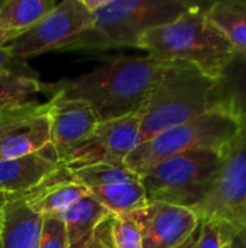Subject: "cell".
Wrapping results in <instances>:
<instances>
[{"mask_svg":"<svg viewBox=\"0 0 246 248\" xmlns=\"http://www.w3.org/2000/svg\"><path fill=\"white\" fill-rule=\"evenodd\" d=\"M229 248H246V228L242 227L236 230L231 240H229Z\"/></svg>","mask_w":246,"mask_h":248,"instance_id":"484cf974","label":"cell"},{"mask_svg":"<svg viewBox=\"0 0 246 248\" xmlns=\"http://www.w3.org/2000/svg\"><path fill=\"white\" fill-rule=\"evenodd\" d=\"M55 4V0H6L0 3V45L7 46L26 33Z\"/></svg>","mask_w":246,"mask_h":248,"instance_id":"ac0fdd59","label":"cell"},{"mask_svg":"<svg viewBox=\"0 0 246 248\" xmlns=\"http://www.w3.org/2000/svg\"><path fill=\"white\" fill-rule=\"evenodd\" d=\"M236 141L238 128L235 122L220 112L210 110L142 141L129 154L125 164L144 176L159 163L175 155L209 150L226 153Z\"/></svg>","mask_w":246,"mask_h":248,"instance_id":"5b68a950","label":"cell"},{"mask_svg":"<svg viewBox=\"0 0 246 248\" xmlns=\"http://www.w3.org/2000/svg\"><path fill=\"white\" fill-rule=\"evenodd\" d=\"M49 94L51 99L46 102L51 121L49 145L61 163L70 150L91 135L100 121L87 102L67 97L59 92Z\"/></svg>","mask_w":246,"mask_h":248,"instance_id":"4fadbf2b","label":"cell"},{"mask_svg":"<svg viewBox=\"0 0 246 248\" xmlns=\"http://www.w3.org/2000/svg\"><path fill=\"white\" fill-rule=\"evenodd\" d=\"M0 73H10V74H20V76H29L36 77L33 71H30L26 61H20L12 57L9 46L0 45Z\"/></svg>","mask_w":246,"mask_h":248,"instance_id":"d4e9b609","label":"cell"},{"mask_svg":"<svg viewBox=\"0 0 246 248\" xmlns=\"http://www.w3.org/2000/svg\"><path fill=\"white\" fill-rule=\"evenodd\" d=\"M244 227H245V228H246V222H245V225H244Z\"/></svg>","mask_w":246,"mask_h":248,"instance_id":"4dcf8cb0","label":"cell"},{"mask_svg":"<svg viewBox=\"0 0 246 248\" xmlns=\"http://www.w3.org/2000/svg\"><path fill=\"white\" fill-rule=\"evenodd\" d=\"M173 62L149 55H122L71 80L43 86L42 92H59L87 102L100 122L141 112L151 90Z\"/></svg>","mask_w":246,"mask_h":248,"instance_id":"6da1fadb","label":"cell"},{"mask_svg":"<svg viewBox=\"0 0 246 248\" xmlns=\"http://www.w3.org/2000/svg\"><path fill=\"white\" fill-rule=\"evenodd\" d=\"M86 248H107L106 247V244L103 243V240L99 237V234L94 231V234H93V237L88 240V243L86 244Z\"/></svg>","mask_w":246,"mask_h":248,"instance_id":"83f0119b","label":"cell"},{"mask_svg":"<svg viewBox=\"0 0 246 248\" xmlns=\"http://www.w3.org/2000/svg\"><path fill=\"white\" fill-rule=\"evenodd\" d=\"M213 84L193 65L173 62L141 109V142L210 112Z\"/></svg>","mask_w":246,"mask_h":248,"instance_id":"3957f363","label":"cell"},{"mask_svg":"<svg viewBox=\"0 0 246 248\" xmlns=\"http://www.w3.org/2000/svg\"><path fill=\"white\" fill-rule=\"evenodd\" d=\"M86 195H88L86 187L74 182L70 177L68 169L62 167L43 185L25 195L23 199L33 212L45 218L59 217Z\"/></svg>","mask_w":246,"mask_h":248,"instance_id":"2e32d148","label":"cell"},{"mask_svg":"<svg viewBox=\"0 0 246 248\" xmlns=\"http://www.w3.org/2000/svg\"><path fill=\"white\" fill-rule=\"evenodd\" d=\"M68 173L112 215H130L148 203L142 176L126 164H94Z\"/></svg>","mask_w":246,"mask_h":248,"instance_id":"ba28073f","label":"cell"},{"mask_svg":"<svg viewBox=\"0 0 246 248\" xmlns=\"http://www.w3.org/2000/svg\"><path fill=\"white\" fill-rule=\"evenodd\" d=\"M141 144V112L99 122L88 138L70 150L61 164L71 170L94 164H125Z\"/></svg>","mask_w":246,"mask_h":248,"instance_id":"30bf717a","label":"cell"},{"mask_svg":"<svg viewBox=\"0 0 246 248\" xmlns=\"http://www.w3.org/2000/svg\"><path fill=\"white\" fill-rule=\"evenodd\" d=\"M212 25L228 39L235 54L246 57V0H219L206 7Z\"/></svg>","mask_w":246,"mask_h":248,"instance_id":"ffe728a7","label":"cell"},{"mask_svg":"<svg viewBox=\"0 0 246 248\" xmlns=\"http://www.w3.org/2000/svg\"><path fill=\"white\" fill-rule=\"evenodd\" d=\"M62 167L51 145L29 155L0 158V193L25 196L43 185Z\"/></svg>","mask_w":246,"mask_h":248,"instance_id":"5bb4252c","label":"cell"},{"mask_svg":"<svg viewBox=\"0 0 246 248\" xmlns=\"http://www.w3.org/2000/svg\"><path fill=\"white\" fill-rule=\"evenodd\" d=\"M93 25L94 13L84 6L83 0H64L7 46L13 58L26 61L48 51L71 48L93 29Z\"/></svg>","mask_w":246,"mask_h":248,"instance_id":"52a82bcc","label":"cell"},{"mask_svg":"<svg viewBox=\"0 0 246 248\" xmlns=\"http://www.w3.org/2000/svg\"><path fill=\"white\" fill-rule=\"evenodd\" d=\"M130 215L139 227L144 248L178 247L200 224L194 211L155 201Z\"/></svg>","mask_w":246,"mask_h":248,"instance_id":"7c38bea8","label":"cell"},{"mask_svg":"<svg viewBox=\"0 0 246 248\" xmlns=\"http://www.w3.org/2000/svg\"><path fill=\"white\" fill-rule=\"evenodd\" d=\"M199 232H200V224H199V227H197V230L181 244V246H178V247L175 248H194L196 246V241H197V238H199Z\"/></svg>","mask_w":246,"mask_h":248,"instance_id":"4316f807","label":"cell"},{"mask_svg":"<svg viewBox=\"0 0 246 248\" xmlns=\"http://www.w3.org/2000/svg\"><path fill=\"white\" fill-rule=\"evenodd\" d=\"M39 248H68L65 225L58 217L43 218Z\"/></svg>","mask_w":246,"mask_h":248,"instance_id":"cb8c5ba5","label":"cell"},{"mask_svg":"<svg viewBox=\"0 0 246 248\" xmlns=\"http://www.w3.org/2000/svg\"><path fill=\"white\" fill-rule=\"evenodd\" d=\"M112 214L93 196L86 195L64 211L58 218L65 225L68 248H84L94 231Z\"/></svg>","mask_w":246,"mask_h":248,"instance_id":"d6986e66","label":"cell"},{"mask_svg":"<svg viewBox=\"0 0 246 248\" xmlns=\"http://www.w3.org/2000/svg\"><path fill=\"white\" fill-rule=\"evenodd\" d=\"M194 6L186 0H101L93 12V29L72 46L138 48L144 33L174 22Z\"/></svg>","mask_w":246,"mask_h":248,"instance_id":"277c9868","label":"cell"},{"mask_svg":"<svg viewBox=\"0 0 246 248\" xmlns=\"http://www.w3.org/2000/svg\"><path fill=\"white\" fill-rule=\"evenodd\" d=\"M43 218L33 212L23 196H9L4 206L0 248H39Z\"/></svg>","mask_w":246,"mask_h":248,"instance_id":"e0dca14e","label":"cell"},{"mask_svg":"<svg viewBox=\"0 0 246 248\" xmlns=\"http://www.w3.org/2000/svg\"><path fill=\"white\" fill-rule=\"evenodd\" d=\"M199 219H213L239 230L246 222V144L236 141L204 201L193 209Z\"/></svg>","mask_w":246,"mask_h":248,"instance_id":"9c48e42d","label":"cell"},{"mask_svg":"<svg viewBox=\"0 0 246 248\" xmlns=\"http://www.w3.org/2000/svg\"><path fill=\"white\" fill-rule=\"evenodd\" d=\"M96 232L107 248H144L139 227L132 215H110Z\"/></svg>","mask_w":246,"mask_h":248,"instance_id":"44dd1931","label":"cell"},{"mask_svg":"<svg viewBox=\"0 0 246 248\" xmlns=\"http://www.w3.org/2000/svg\"><path fill=\"white\" fill-rule=\"evenodd\" d=\"M48 105L29 100L0 109V158H17L49 147Z\"/></svg>","mask_w":246,"mask_h":248,"instance_id":"8fae6325","label":"cell"},{"mask_svg":"<svg viewBox=\"0 0 246 248\" xmlns=\"http://www.w3.org/2000/svg\"><path fill=\"white\" fill-rule=\"evenodd\" d=\"M42 92L38 77L0 73V109L29 102L32 96Z\"/></svg>","mask_w":246,"mask_h":248,"instance_id":"7402d4cb","label":"cell"},{"mask_svg":"<svg viewBox=\"0 0 246 248\" xmlns=\"http://www.w3.org/2000/svg\"><path fill=\"white\" fill-rule=\"evenodd\" d=\"M9 196L0 193V234H1V228H3V218H4V206L7 202Z\"/></svg>","mask_w":246,"mask_h":248,"instance_id":"f1b7e54d","label":"cell"},{"mask_svg":"<svg viewBox=\"0 0 246 248\" xmlns=\"http://www.w3.org/2000/svg\"><path fill=\"white\" fill-rule=\"evenodd\" d=\"M212 110L229 116L238 128V141L246 144V57L235 54L215 80Z\"/></svg>","mask_w":246,"mask_h":248,"instance_id":"9a60e30c","label":"cell"},{"mask_svg":"<svg viewBox=\"0 0 246 248\" xmlns=\"http://www.w3.org/2000/svg\"><path fill=\"white\" fill-rule=\"evenodd\" d=\"M138 48L167 62H184L216 80L235 57L228 39L206 16V7L196 4L168 25L142 35Z\"/></svg>","mask_w":246,"mask_h":248,"instance_id":"7a4b0ae2","label":"cell"},{"mask_svg":"<svg viewBox=\"0 0 246 248\" xmlns=\"http://www.w3.org/2000/svg\"><path fill=\"white\" fill-rule=\"evenodd\" d=\"M235 231L213 219H200V232L194 248H223Z\"/></svg>","mask_w":246,"mask_h":248,"instance_id":"603a6c76","label":"cell"},{"mask_svg":"<svg viewBox=\"0 0 246 248\" xmlns=\"http://www.w3.org/2000/svg\"><path fill=\"white\" fill-rule=\"evenodd\" d=\"M223 248H229V243H226V244L223 246Z\"/></svg>","mask_w":246,"mask_h":248,"instance_id":"f546056e","label":"cell"},{"mask_svg":"<svg viewBox=\"0 0 246 248\" xmlns=\"http://www.w3.org/2000/svg\"><path fill=\"white\" fill-rule=\"evenodd\" d=\"M226 153L194 151L159 163L142 176L146 199L193 211L212 190Z\"/></svg>","mask_w":246,"mask_h":248,"instance_id":"8992f818","label":"cell"},{"mask_svg":"<svg viewBox=\"0 0 246 248\" xmlns=\"http://www.w3.org/2000/svg\"><path fill=\"white\" fill-rule=\"evenodd\" d=\"M84 248H86V247H84Z\"/></svg>","mask_w":246,"mask_h":248,"instance_id":"1f68e13d","label":"cell"}]
</instances>
